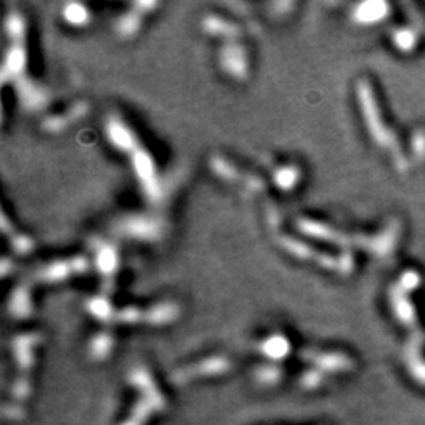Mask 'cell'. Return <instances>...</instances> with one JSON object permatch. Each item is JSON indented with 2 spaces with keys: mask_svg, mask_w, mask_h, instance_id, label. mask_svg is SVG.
Returning a JSON list of instances; mask_svg holds the SVG:
<instances>
[{
  "mask_svg": "<svg viewBox=\"0 0 425 425\" xmlns=\"http://www.w3.org/2000/svg\"><path fill=\"white\" fill-rule=\"evenodd\" d=\"M85 308L90 312L95 319L98 320H109L111 317L115 315V310L112 308L111 301L107 299L104 295H96V297H91Z\"/></svg>",
  "mask_w": 425,
  "mask_h": 425,
  "instance_id": "20",
  "label": "cell"
},
{
  "mask_svg": "<svg viewBox=\"0 0 425 425\" xmlns=\"http://www.w3.org/2000/svg\"><path fill=\"white\" fill-rule=\"evenodd\" d=\"M10 246H12L14 254L29 255L32 254V251L35 249V241L32 240L29 235L13 233L10 236Z\"/></svg>",
  "mask_w": 425,
  "mask_h": 425,
  "instance_id": "21",
  "label": "cell"
},
{
  "mask_svg": "<svg viewBox=\"0 0 425 425\" xmlns=\"http://www.w3.org/2000/svg\"><path fill=\"white\" fill-rule=\"evenodd\" d=\"M301 181V169L297 164L277 165L273 172V183L279 191L292 192Z\"/></svg>",
  "mask_w": 425,
  "mask_h": 425,
  "instance_id": "16",
  "label": "cell"
},
{
  "mask_svg": "<svg viewBox=\"0 0 425 425\" xmlns=\"http://www.w3.org/2000/svg\"><path fill=\"white\" fill-rule=\"evenodd\" d=\"M3 25H5V35L8 36L10 43H23L24 41L27 27H25L24 16L21 14L19 12H16V10L8 12L7 16H5Z\"/></svg>",
  "mask_w": 425,
  "mask_h": 425,
  "instance_id": "19",
  "label": "cell"
},
{
  "mask_svg": "<svg viewBox=\"0 0 425 425\" xmlns=\"http://www.w3.org/2000/svg\"><path fill=\"white\" fill-rule=\"evenodd\" d=\"M219 67L225 76L244 82L249 78V54L241 41L222 43L219 49Z\"/></svg>",
  "mask_w": 425,
  "mask_h": 425,
  "instance_id": "3",
  "label": "cell"
},
{
  "mask_svg": "<svg viewBox=\"0 0 425 425\" xmlns=\"http://www.w3.org/2000/svg\"><path fill=\"white\" fill-rule=\"evenodd\" d=\"M74 276V270L69 258H58L46 263L41 270L36 273L38 281L45 284H62Z\"/></svg>",
  "mask_w": 425,
  "mask_h": 425,
  "instance_id": "11",
  "label": "cell"
},
{
  "mask_svg": "<svg viewBox=\"0 0 425 425\" xmlns=\"http://www.w3.org/2000/svg\"><path fill=\"white\" fill-rule=\"evenodd\" d=\"M104 134L111 147L117 152L131 156L136 150L142 147L136 136V133L129 128L120 117L109 115L104 122Z\"/></svg>",
  "mask_w": 425,
  "mask_h": 425,
  "instance_id": "4",
  "label": "cell"
},
{
  "mask_svg": "<svg viewBox=\"0 0 425 425\" xmlns=\"http://www.w3.org/2000/svg\"><path fill=\"white\" fill-rule=\"evenodd\" d=\"M200 25L203 34L211 36V38H218L222 43L240 41V36L243 34L238 24H235L233 21H230L216 13H208L203 16Z\"/></svg>",
  "mask_w": 425,
  "mask_h": 425,
  "instance_id": "7",
  "label": "cell"
},
{
  "mask_svg": "<svg viewBox=\"0 0 425 425\" xmlns=\"http://www.w3.org/2000/svg\"><path fill=\"white\" fill-rule=\"evenodd\" d=\"M89 114V104L85 101H78L71 107H68L67 111L62 114H51L46 115L41 120V129L47 134H60L65 129H68L73 123L79 120Z\"/></svg>",
  "mask_w": 425,
  "mask_h": 425,
  "instance_id": "8",
  "label": "cell"
},
{
  "mask_svg": "<svg viewBox=\"0 0 425 425\" xmlns=\"http://www.w3.org/2000/svg\"><path fill=\"white\" fill-rule=\"evenodd\" d=\"M285 348H287V342H285L284 337L279 336H273L263 342V352L271 354H282L285 352Z\"/></svg>",
  "mask_w": 425,
  "mask_h": 425,
  "instance_id": "22",
  "label": "cell"
},
{
  "mask_svg": "<svg viewBox=\"0 0 425 425\" xmlns=\"http://www.w3.org/2000/svg\"><path fill=\"white\" fill-rule=\"evenodd\" d=\"M295 7H297L295 2H274L271 3V13L277 18H285L293 12Z\"/></svg>",
  "mask_w": 425,
  "mask_h": 425,
  "instance_id": "26",
  "label": "cell"
},
{
  "mask_svg": "<svg viewBox=\"0 0 425 425\" xmlns=\"http://www.w3.org/2000/svg\"><path fill=\"white\" fill-rule=\"evenodd\" d=\"M297 229L301 233L309 236V238H317L323 241H332V243H343L342 235L336 232L330 225H325L319 220L309 218H299L297 220Z\"/></svg>",
  "mask_w": 425,
  "mask_h": 425,
  "instance_id": "13",
  "label": "cell"
},
{
  "mask_svg": "<svg viewBox=\"0 0 425 425\" xmlns=\"http://www.w3.org/2000/svg\"><path fill=\"white\" fill-rule=\"evenodd\" d=\"M69 262H71V265H73L74 276H82V274H87L90 271L89 257L74 255V257H69Z\"/></svg>",
  "mask_w": 425,
  "mask_h": 425,
  "instance_id": "23",
  "label": "cell"
},
{
  "mask_svg": "<svg viewBox=\"0 0 425 425\" xmlns=\"http://www.w3.org/2000/svg\"><path fill=\"white\" fill-rule=\"evenodd\" d=\"M179 314H180L179 304L170 303V301H164V303L152 306V308L145 312L143 319L148 323H153V325H164V323L175 320Z\"/></svg>",
  "mask_w": 425,
  "mask_h": 425,
  "instance_id": "18",
  "label": "cell"
},
{
  "mask_svg": "<svg viewBox=\"0 0 425 425\" xmlns=\"http://www.w3.org/2000/svg\"><path fill=\"white\" fill-rule=\"evenodd\" d=\"M91 12L87 5L82 2H68L62 8V19L65 24L74 29H84L91 23Z\"/></svg>",
  "mask_w": 425,
  "mask_h": 425,
  "instance_id": "17",
  "label": "cell"
},
{
  "mask_svg": "<svg viewBox=\"0 0 425 425\" xmlns=\"http://www.w3.org/2000/svg\"><path fill=\"white\" fill-rule=\"evenodd\" d=\"M115 232L122 238L139 241V243H154L164 235L163 219L150 213L125 214L115 224Z\"/></svg>",
  "mask_w": 425,
  "mask_h": 425,
  "instance_id": "1",
  "label": "cell"
},
{
  "mask_svg": "<svg viewBox=\"0 0 425 425\" xmlns=\"http://www.w3.org/2000/svg\"><path fill=\"white\" fill-rule=\"evenodd\" d=\"M8 312L16 319H25L34 312V299L29 284H18L8 298Z\"/></svg>",
  "mask_w": 425,
  "mask_h": 425,
  "instance_id": "10",
  "label": "cell"
},
{
  "mask_svg": "<svg viewBox=\"0 0 425 425\" xmlns=\"http://www.w3.org/2000/svg\"><path fill=\"white\" fill-rule=\"evenodd\" d=\"M13 85L19 104L27 112H40L49 103V93H47L46 89L27 76L16 80Z\"/></svg>",
  "mask_w": 425,
  "mask_h": 425,
  "instance_id": "5",
  "label": "cell"
},
{
  "mask_svg": "<svg viewBox=\"0 0 425 425\" xmlns=\"http://www.w3.org/2000/svg\"><path fill=\"white\" fill-rule=\"evenodd\" d=\"M14 271V263L10 257L2 258V265H0V273H2V277H8L10 273Z\"/></svg>",
  "mask_w": 425,
  "mask_h": 425,
  "instance_id": "28",
  "label": "cell"
},
{
  "mask_svg": "<svg viewBox=\"0 0 425 425\" xmlns=\"http://www.w3.org/2000/svg\"><path fill=\"white\" fill-rule=\"evenodd\" d=\"M129 161H131L133 172L136 175L139 186H141L143 197L153 205H158L164 197V186L153 156L150 154L148 150L141 147L129 156Z\"/></svg>",
  "mask_w": 425,
  "mask_h": 425,
  "instance_id": "2",
  "label": "cell"
},
{
  "mask_svg": "<svg viewBox=\"0 0 425 425\" xmlns=\"http://www.w3.org/2000/svg\"><path fill=\"white\" fill-rule=\"evenodd\" d=\"M208 168L213 172V175L224 183H238L243 181L244 176L236 165L224 158L222 154H213L208 161Z\"/></svg>",
  "mask_w": 425,
  "mask_h": 425,
  "instance_id": "15",
  "label": "cell"
},
{
  "mask_svg": "<svg viewBox=\"0 0 425 425\" xmlns=\"http://www.w3.org/2000/svg\"><path fill=\"white\" fill-rule=\"evenodd\" d=\"M117 317H118V319H120V320H123V321L131 323V321H137V320L143 319V317H145V312L141 310L139 308H136V306H128V308L122 309L120 312H118Z\"/></svg>",
  "mask_w": 425,
  "mask_h": 425,
  "instance_id": "24",
  "label": "cell"
},
{
  "mask_svg": "<svg viewBox=\"0 0 425 425\" xmlns=\"http://www.w3.org/2000/svg\"><path fill=\"white\" fill-rule=\"evenodd\" d=\"M277 244L281 246V249L287 252L288 255H292L303 262L317 263V260H319V257L321 254V252L315 251L314 247L309 246L308 243H304V241H301L298 238H293V236H290V235H279Z\"/></svg>",
  "mask_w": 425,
  "mask_h": 425,
  "instance_id": "14",
  "label": "cell"
},
{
  "mask_svg": "<svg viewBox=\"0 0 425 425\" xmlns=\"http://www.w3.org/2000/svg\"><path fill=\"white\" fill-rule=\"evenodd\" d=\"M243 183L246 185V187L252 192H262L265 189V183H263L262 179H258L257 175H247L244 176Z\"/></svg>",
  "mask_w": 425,
  "mask_h": 425,
  "instance_id": "27",
  "label": "cell"
},
{
  "mask_svg": "<svg viewBox=\"0 0 425 425\" xmlns=\"http://www.w3.org/2000/svg\"><path fill=\"white\" fill-rule=\"evenodd\" d=\"M131 8L136 10L142 16H148L154 13L156 8H159V2H156V0H137V2L131 3Z\"/></svg>",
  "mask_w": 425,
  "mask_h": 425,
  "instance_id": "25",
  "label": "cell"
},
{
  "mask_svg": "<svg viewBox=\"0 0 425 425\" xmlns=\"http://www.w3.org/2000/svg\"><path fill=\"white\" fill-rule=\"evenodd\" d=\"M27 68V51L24 47V43H10L3 56L2 71H0V78H2V84H14L16 80L25 76Z\"/></svg>",
  "mask_w": 425,
  "mask_h": 425,
  "instance_id": "6",
  "label": "cell"
},
{
  "mask_svg": "<svg viewBox=\"0 0 425 425\" xmlns=\"http://www.w3.org/2000/svg\"><path fill=\"white\" fill-rule=\"evenodd\" d=\"M143 19H145V16H142L141 13L136 12V10L129 7V10L123 12L115 21L114 30L118 38L133 40L134 36H137L142 30Z\"/></svg>",
  "mask_w": 425,
  "mask_h": 425,
  "instance_id": "12",
  "label": "cell"
},
{
  "mask_svg": "<svg viewBox=\"0 0 425 425\" xmlns=\"http://www.w3.org/2000/svg\"><path fill=\"white\" fill-rule=\"evenodd\" d=\"M93 265L104 279L115 276L120 266V252L117 246L107 240H96L93 243Z\"/></svg>",
  "mask_w": 425,
  "mask_h": 425,
  "instance_id": "9",
  "label": "cell"
}]
</instances>
